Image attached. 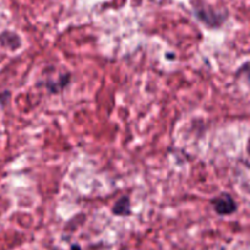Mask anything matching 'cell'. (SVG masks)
<instances>
[{"label": "cell", "instance_id": "6da1fadb", "mask_svg": "<svg viewBox=\"0 0 250 250\" xmlns=\"http://www.w3.org/2000/svg\"><path fill=\"white\" fill-rule=\"evenodd\" d=\"M215 212L220 216H229L237 211V204L234 199L227 193H222L212 200Z\"/></svg>", "mask_w": 250, "mask_h": 250}, {"label": "cell", "instance_id": "7a4b0ae2", "mask_svg": "<svg viewBox=\"0 0 250 250\" xmlns=\"http://www.w3.org/2000/svg\"><path fill=\"white\" fill-rule=\"evenodd\" d=\"M196 16L200 21H203L205 25L210 26V27H218L221 26V23L225 21V18L220 14L215 13V11H210V10H206V9L201 8V9H196L195 11Z\"/></svg>", "mask_w": 250, "mask_h": 250}, {"label": "cell", "instance_id": "3957f363", "mask_svg": "<svg viewBox=\"0 0 250 250\" xmlns=\"http://www.w3.org/2000/svg\"><path fill=\"white\" fill-rule=\"evenodd\" d=\"M112 212L114 216H129L131 213V205L130 198L129 196H122L115 201V204L112 208Z\"/></svg>", "mask_w": 250, "mask_h": 250}, {"label": "cell", "instance_id": "277c9868", "mask_svg": "<svg viewBox=\"0 0 250 250\" xmlns=\"http://www.w3.org/2000/svg\"><path fill=\"white\" fill-rule=\"evenodd\" d=\"M70 79V74H64V75H60L57 81H47V83H45V87H47L48 90H49V92L52 93L60 92V91L64 90V88L69 85Z\"/></svg>", "mask_w": 250, "mask_h": 250}, {"label": "cell", "instance_id": "5b68a950", "mask_svg": "<svg viewBox=\"0 0 250 250\" xmlns=\"http://www.w3.org/2000/svg\"><path fill=\"white\" fill-rule=\"evenodd\" d=\"M0 43L5 45V47L11 48V49H16V48L20 47L21 41L19 36H16L15 33L4 32L0 35Z\"/></svg>", "mask_w": 250, "mask_h": 250}, {"label": "cell", "instance_id": "8992f818", "mask_svg": "<svg viewBox=\"0 0 250 250\" xmlns=\"http://www.w3.org/2000/svg\"><path fill=\"white\" fill-rule=\"evenodd\" d=\"M70 250H83V249H81V247L79 244H71Z\"/></svg>", "mask_w": 250, "mask_h": 250}]
</instances>
